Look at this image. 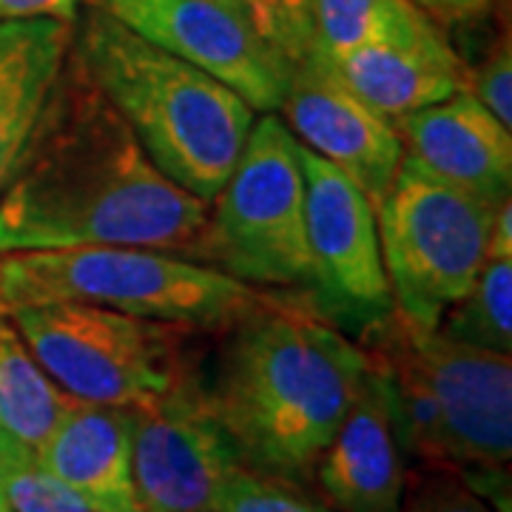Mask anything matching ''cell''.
<instances>
[{
	"instance_id": "1",
	"label": "cell",
	"mask_w": 512,
	"mask_h": 512,
	"mask_svg": "<svg viewBox=\"0 0 512 512\" xmlns=\"http://www.w3.org/2000/svg\"><path fill=\"white\" fill-rule=\"evenodd\" d=\"M205 217L208 202L148 160L69 52L52 109L0 191V256L94 245L185 254Z\"/></svg>"
},
{
	"instance_id": "2",
	"label": "cell",
	"mask_w": 512,
	"mask_h": 512,
	"mask_svg": "<svg viewBox=\"0 0 512 512\" xmlns=\"http://www.w3.org/2000/svg\"><path fill=\"white\" fill-rule=\"evenodd\" d=\"M211 402L245 467L311 484L370 370L367 350L308 305L265 299L231 328Z\"/></svg>"
},
{
	"instance_id": "3",
	"label": "cell",
	"mask_w": 512,
	"mask_h": 512,
	"mask_svg": "<svg viewBox=\"0 0 512 512\" xmlns=\"http://www.w3.org/2000/svg\"><path fill=\"white\" fill-rule=\"evenodd\" d=\"M72 57L168 180L205 202L217 197L256 120L234 89L148 43L100 3L83 12Z\"/></svg>"
},
{
	"instance_id": "4",
	"label": "cell",
	"mask_w": 512,
	"mask_h": 512,
	"mask_svg": "<svg viewBox=\"0 0 512 512\" xmlns=\"http://www.w3.org/2000/svg\"><path fill=\"white\" fill-rule=\"evenodd\" d=\"M265 299V291L165 248L94 245L0 256L3 311L86 302L174 328L228 330Z\"/></svg>"
},
{
	"instance_id": "5",
	"label": "cell",
	"mask_w": 512,
	"mask_h": 512,
	"mask_svg": "<svg viewBox=\"0 0 512 512\" xmlns=\"http://www.w3.org/2000/svg\"><path fill=\"white\" fill-rule=\"evenodd\" d=\"M183 256L259 291H311L305 171L299 140L282 117H256L237 165L208 202V217Z\"/></svg>"
},
{
	"instance_id": "6",
	"label": "cell",
	"mask_w": 512,
	"mask_h": 512,
	"mask_svg": "<svg viewBox=\"0 0 512 512\" xmlns=\"http://www.w3.org/2000/svg\"><path fill=\"white\" fill-rule=\"evenodd\" d=\"M495 205L430 174L407 154L376 205L393 313L413 328H439L487 259Z\"/></svg>"
},
{
	"instance_id": "7",
	"label": "cell",
	"mask_w": 512,
	"mask_h": 512,
	"mask_svg": "<svg viewBox=\"0 0 512 512\" xmlns=\"http://www.w3.org/2000/svg\"><path fill=\"white\" fill-rule=\"evenodd\" d=\"M49 379L77 402L137 407L165 393L183 367L180 328L86 302L9 311Z\"/></svg>"
},
{
	"instance_id": "8",
	"label": "cell",
	"mask_w": 512,
	"mask_h": 512,
	"mask_svg": "<svg viewBox=\"0 0 512 512\" xmlns=\"http://www.w3.org/2000/svg\"><path fill=\"white\" fill-rule=\"evenodd\" d=\"M382 373L419 387L439 419L447 470L510 467L512 356L470 348L439 328L407 325L390 313L365 336Z\"/></svg>"
},
{
	"instance_id": "9",
	"label": "cell",
	"mask_w": 512,
	"mask_h": 512,
	"mask_svg": "<svg viewBox=\"0 0 512 512\" xmlns=\"http://www.w3.org/2000/svg\"><path fill=\"white\" fill-rule=\"evenodd\" d=\"M299 157L313 268L305 305L339 330L367 336L393 313L376 208L345 171L302 143Z\"/></svg>"
},
{
	"instance_id": "10",
	"label": "cell",
	"mask_w": 512,
	"mask_h": 512,
	"mask_svg": "<svg viewBox=\"0 0 512 512\" xmlns=\"http://www.w3.org/2000/svg\"><path fill=\"white\" fill-rule=\"evenodd\" d=\"M131 470L143 512H214L242 464L211 402L208 384L183 362L171 387L128 407Z\"/></svg>"
},
{
	"instance_id": "11",
	"label": "cell",
	"mask_w": 512,
	"mask_h": 512,
	"mask_svg": "<svg viewBox=\"0 0 512 512\" xmlns=\"http://www.w3.org/2000/svg\"><path fill=\"white\" fill-rule=\"evenodd\" d=\"M131 32L217 77L262 114H276L291 63L259 35L234 0H97Z\"/></svg>"
},
{
	"instance_id": "12",
	"label": "cell",
	"mask_w": 512,
	"mask_h": 512,
	"mask_svg": "<svg viewBox=\"0 0 512 512\" xmlns=\"http://www.w3.org/2000/svg\"><path fill=\"white\" fill-rule=\"evenodd\" d=\"M279 114L316 157L345 171L373 208L384 200L404 157L396 126L370 109L325 57L308 52L293 63Z\"/></svg>"
},
{
	"instance_id": "13",
	"label": "cell",
	"mask_w": 512,
	"mask_h": 512,
	"mask_svg": "<svg viewBox=\"0 0 512 512\" xmlns=\"http://www.w3.org/2000/svg\"><path fill=\"white\" fill-rule=\"evenodd\" d=\"M313 481L336 512H399L402 507L407 490L404 450L390 390L373 362L348 416L316 461Z\"/></svg>"
},
{
	"instance_id": "14",
	"label": "cell",
	"mask_w": 512,
	"mask_h": 512,
	"mask_svg": "<svg viewBox=\"0 0 512 512\" xmlns=\"http://www.w3.org/2000/svg\"><path fill=\"white\" fill-rule=\"evenodd\" d=\"M393 126L404 154L430 174L495 208L512 197V128L467 89Z\"/></svg>"
},
{
	"instance_id": "15",
	"label": "cell",
	"mask_w": 512,
	"mask_h": 512,
	"mask_svg": "<svg viewBox=\"0 0 512 512\" xmlns=\"http://www.w3.org/2000/svg\"><path fill=\"white\" fill-rule=\"evenodd\" d=\"M69 52V20H0V191L15 177L52 109Z\"/></svg>"
},
{
	"instance_id": "16",
	"label": "cell",
	"mask_w": 512,
	"mask_h": 512,
	"mask_svg": "<svg viewBox=\"0 0 512 512\" xmlns=\"http://www.w3.org/2000/svg\"><path fill=\"white\" fill-rule=\"evenodd\" d=\"M37 461L92 512H143L131 470L128 407L74 399L40 444Z\"/></svg>"
},
{
	"instance_id": "17",
	"label": "cell",
	"mask_w": 512,
	"mask_h": 512,
	"mask_svg": "<svg viewBox=\"0 0 512 512\" xmlns=\"http://www.w3.org/2000/svg\"><path fill=\"white\" fill-rule=\"evenodd\" d=\"M328 63L370 109L390 123L464 92L470 77V69L444 29L419 40L362 46Z\"/></svg>"
},
{
	"instance_id": "18",
	"label": "cell",
	"mask_w": 512,
	"mask_h": 512,
	"mask_svg": "<svg viewBox=\"0 0 512 512\" xmlns=\"http://www.w3.org/2000/svg\"><path fill=\"white\" fill-rule=\"evenodd\" d=\"M72 402L37 365L15 325L0 319V427L37 456Z\"/></svg>"
},
{
	"instance_id": "19",
	"label": "cell",
	"mask_w": 512,
	"mask_h": 512,
	"mask_svg": "<svg viewBox=\"0 0 512 512\" xmlns=\"http://www.w3.org/2000/svg\"><path fill=\"white\" fill-rule=\"evenodd\" d=\"M410 0H313V49L339 60L362 46L419 40L439 32Z\"/></svg>"
},
{
	"instance_id": "20",
	"label": "cell",
	"mask_w": 512,
	"mask_h": 512,
	"mask_svg": "<svg viewBox=\"0 0 512 512\" xmlns=\"http://www.w3.org/2000/svg\"><path fill=\"white\" fill-rule=\"evenodd\" d=\"M444 336L512 356V259H484L476 282L441 316Z\"/></svg>"
},
{
	"instance_id": "21",
	"label": "cell",
	"mask_w": 512,
	"mask_h": 512,
	"mask_svg": "<svg viewBox=\"0 0 512 512\" xmlns=\"http://www.w3.org/2000/svg\"><path fill=\"white\" fill-rule=\"evenodd\" d=\"M214 512H333L325 498L288 478L239 464L222 484Z\"/></svg>"
},
{
	"instance_id": "22",
	"label": "cell",
	"mask_w": 512,
	"mask_h": 512,
	"mask_svg": "<svg viewBox=\"0 0 512 512\" xmlns=\"http://www.w3.org/2000/svg\"><path fill=\"white\" fill-rule=\"evenodd\" d=\"M254 29L288 63L313 49V0H234Z\"/></svg>"
},
{
	"instance_id": "23",
	"label": "cell",
	"mask_w": 512,
	"mask_h": 512,
	"mask_svg": "<svg viewBox=\"0 0 512 512\" xmlns=\"http://www.w3.org/2000/svg\"><path fill=\"white\" fill-rule=\"evenodd\" d=\"M6 498L12 512H92L60 478L40 467L37 456L9 473Z\"/></svg>"
},
{
	"instance_id": "24",
	"label": "cell",
	"mask_w": 512,
	"mask_h": 512,
	"mask_svg": "<svg viewBox=\"0 0 512 512\" xmlns=\"http://www.w3.org/2000/svg\"><path fill=\"white\" fill-rule=\"evenodd\" d=\"M399 512H493V507L476 490H470L458 473L430 467V473L404 490Z\"/></svg>"
},
{
	"instance_id": "25",
	"label": "cell",
	"mask_w": 512,
	"mask_h": 512,
	"mask_svg": "<svg viewBox=\"0 0 512 512\" xmlns=\"http://www.w3.org/2000/svg\"><path fill=\"white\" fill-rule=\"evenodd\" d=\"M467 92L476 97L481 106L493 111L495 117L512 128V52H510V37L504 35V40L495 46L493 52L487 55V60L470 69L467 77Z\"/></svg>"
},
{
	"instance_id": "26",
	"label": "cell",
	"mask_w": 512,
	"mask_h": 512,
	"mask_svg": "<svg viewBox=\"0 0 512 512\" xmlns=\"http://www.w3.org/2000/svg\"><path fill=\"white\" fill-rule=\"evenodd\" d=\"M441 29H456L484 20L493 12L495 0H410Z\"/></svg>"
},
{
	"instance_id": "27",
	"label": "cell",
	"mask_w": 512,
	"mask_h": 512,
	"mask_svg": "<svg viewBox=\"0 0 512 512\" xmlns=\"http://www.w3.org/2000/svg\"><path fill=\"white\" fill-rule=\"evenodd\" d=\"M89 0H0V20L57 18L74 23Z\"/></svg>"
},
{
	"instance_id": "28",
	"label": "cell",
	"mask_w": 512,
	"mask_h": 512,
	"mask_svg": "<svg viewBox=\"0 0 512 512\" xmlns=\"http://www.w3.org/2000/svg\"><path fill=\"white\" fill-rule=\"evenodd\" d=\"M487 259H512V202L495 208L493 225L487 234Z\"/></svg>"
},
{
	"instance_id": "29",
	"label": "cell",
	"mask_w": 512,
	"mask_h": 512,
	"mask_svg": "<svg viewBox=\"0 0 512 512\" xmlns=\"http://www.w3.org/2000/svg\"><path fill=\"white\" fill-rule=\"evenodd\" d=\"M29 458H35L32 450H26L20 441H15L3 427H0V512H12L9 510V498H6V478L9 473L23 464V461H29Z\"/></svg>"
},
{
	"instance_id": "30",
	"label": "cell",
	"mask_w": 512,
	"mask_h": 512,
	"mask_svg": "<svg viewBox=\"0 0 512 512\" xmlns=\"http://www.w3.org/2000/svg\"><path fill=\"white\" fill-rule=\"evenodd\" d=\"M0 313H3V305H0Z\"/></svg>"
}]
</instances>
